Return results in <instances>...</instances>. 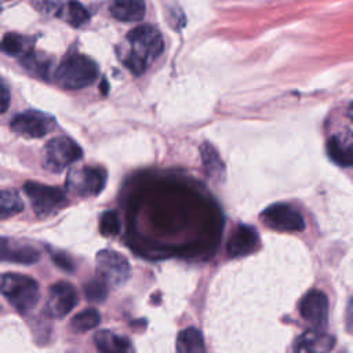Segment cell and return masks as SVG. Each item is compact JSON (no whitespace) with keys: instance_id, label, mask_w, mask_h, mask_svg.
Instances as JSON below:
<instances>
[{"instance_id":"8fae6325","label":"cell","mask_w":353,"mask_h":353,"mask_svg":"<svg viewBox=\"0 0 353 353\" xmlns=\"http://www.w3.org/2000/svg\"><path fill=\"white\" fill-rule=\"evenodd\" d=\"M77 303V291L68 281H57L50 287L46 309L52 317H63Z\"/></svg>"},{"instance_id":"6da1fadb","label":"cell","mask_w":353,"mask_h":353,"mask_svg":"<svg viewBox=\"0 0 353 353\" xmlns=\"http://www.w3.org/2000/svg\"><path fill=\"white\" fill-rule=\"evenodd\" d=\"M127 40L131 50L123 57V63L134 74H141L149 63L163 52V37L157 28L152 25H139L128 32Z\"/></svg>"},{"instance_id":"603a6c76","label":"cell","mask_w":353,"mask_h":353,"mask_svg":"<svg viewBox=\"0 0 353 353\" xmlns=\"http://www.w3.org/2000/svg\"><path fill=\"white\" fill-rule=\"evenodd\" d=\"M21 62L25 66V69L29 70L30 73H36L37 76L47 79V73H48L50 65H51V62L48 59H46L41 55L34 54L32 51V52L26 54L25 57H22Z\"/></svg>"},{"instance_id":"cb8c5ba5","label":"cell","mask_w":353,"mask_h":353,"mask_svg":"<svg viewBox=\"0 0 353 353\" xmlns=\"http://www.w3.org/2000/svg\"><path fill=\"white\" fill-rule=\"evenodd\" d=\"M99 232L105 237L117 236L120 232V219L116 211H105L99 219Z\"/></svg>"},{"instance_id":"e0dca14e","label":"cell","mask_w":353,"mask_h":353,"mask_svg":"<svg viewBox=\"0 0 353 353\" xmlns=\"http://www.w3.org/2000/svg\"><path fill=\"white\" fill-rule=\"evenodd\" d=\"M110 14L123 22L141 21L145 17V0H112Z\"/></svg>"},{"instance_id":"3957f363","label":"cell","mask_w":353,"mask_h":353,"mask_svg":"<svg viewBox=\"0 0 353 353\" xmlns=\"http://www.w3.org/2000/svg\"><path fill=\"white\" fill-rule=\"evenodd\" d=\"M98 77V65L83 54H70L55 69L54 79L65 90H80Z\"/></svg>"},{"instance_id":"83f0119b","label":"cell","mask_w":353,"mask_h":353,"mask_svg":"<svg viewBox=\"0 0 353 353\" xmlns=\"http://www.w3.org/2000/svg\"><path fill=\"white\" fill-rule=\"evenodd\" d=\"M10 105V91L6 84L0 80V114L8 109Z\"/></svg>"},{"instance_id":"7a4b0ae2","label":"cell","mask_w":353,"mask_h":353,"mask_svg":"<svg viewBox=\"0 0 353 353\" xmlns=\"http://www.w3.org/2000/svg\"><path fill=\"white\" fill-rule=\"evenodd\" d=\"M0 294L17 312L26 314L39 301V283L26 274L4 273L0 274Z\"/></svg>"},{"instance_id":"d6986e66","label":"cell","mask_w":353,"mask_h":353,"mask_svg":"<svg viewBox=\"0 0 353 353\" xmlns=\"http://www.w3.org/2000/svg\"><path fill=\"white\" fill-rule=\"evenodd\" d=\"M33 47V40L22 36L19 33L10 32L3 36L0 41V50L10 54V55H19L21 58L25 57L26 54L32 52Z\"/></svg>"},{"instance_id":"ba28073f","label":"cell","mask_w":353,"mask_h":353,"mask_svg":"<svg viewBox=\"0 0 353 353\" xmlns=\"http://www.w3.org/2000/svg\"><path fill=\"white\" fill-rule=\"evenodd\" d=\"M262 222L279 232H301L305 229V219L302 214L290 204L277 203L269 205L261 214Z\"/></svg>"},{"instance_id":"9c48e42d","label":"cell","mask_w":353,"mask_h":353,"mask_svg":"<svg viewBox=\"0 0 353 353\" xmlns=\"http://www.w3.org/2000/svg\"><path fill=\"white\" fill-rule=\"evenodd\" d=\"M55 127V119L51 114L39 110H26L17 114L11 121V130L26 138H41L50 134Z\"/></svg>"},{"instance_id":"52a82bcc","label":"cell","mask_w":353,"mask_h":353,"mask_svg":"<svg viewBox=\"0 0 353 353\" xmlns=\"http://www.w3.org/2000/svg\"><path fill=\"white\" fill-rule=\"evenodd\" d=\"M23 190L37 215H50L66 203L63 192L55 186L29 181L23 185Z\"/></svg>"},{"instance_id":"5b68a950","label":"cell","mask_w":353,"mask_h":353,"mask_svg":"<svg viewBox=\"0 0 353 353\" xmlns=\"http://www.w3.org/2000/svg\"><path fill=\"white\" fill-rule=\"evenodd\" d=\"M97 274L106 285L117 287L130 276L128 259L117 251L101 250L95 256Z\"/></svg>"},{"instance_id":"7c38bea8","label":"cell","mask_w":353,"mask_h":353,"mask_svg":"<svg viewBox=\"0 0 353 353\" xmlns=\"http://www.w3.org/2000/svg\"><path fill=\"white\" fill-rule=\"evenodd\" d=\"M40 259V252L30 244L0 236V261L32 265Z\"/></svg>"},{"instance_id":"ffe728a7","label":"cell","mask_w":353,"mask_h":353,"mask_svg":"<svg viewBox=\"0 0 353 353\" xmlns=\"http://www.w3.org/2000/svg\"><path fill=\"white\" fill-rule=\"evenodd\" d=\"M99 323H101V313L94 307H87L73 316L70 321V327L76 332H85L97 328Z\"/></svg>"},{"instance_id":"5bb4252c","label":"cell","mask_w":353,"mask_h":353,"mask_svg":"<svg viewBox=\"0 0 353 353\" xmlns=\"http://www.w3.org/2000/svg\"><path fill=\"white\" fill-rule=\"evenodd\" d=\"M335 346V338L323 330H307L294 343V353H330Z\"/></svg>"},{"instance_id":"d4e9b609","label":"cell","mask_w":353,"mask_h":353,"mask_svg":"<svg viewBox=\"0 0 353 353\" xmlns=\"http://www.w3.org/2000/svg\"><path fill=\"white\" fill-rule=\"evenodd\" d=\"M84 295L91 302H103L108 295V285L101 279H92L84 284Z\"/></svg>"},{"instance_id":"8992f818","label":"cell","mask_w":353,"mask_h":353,"mask_svg":"<svg viewBox=\"0 0 353 353\" xmlns=\"http://www.w3.org/2000/svg\"><path fill=\"white\" fill-rule=\"evenodd\" d=\"M108 174L102 167H81L69 172L66 186L79 196H97L106 185Z\"/></svg>"},{"instance_id":"7402d4cb","label":"cell","mask_w":353,"mask_h":353,"mask_svg":"<svg viewBox=\"0 0 353 353\" xmlns=\"http://www.w3.org/2000/svg\"><path fill=\"white\" fill-rule=\"evenodd\" d=\"M201 159L207 172L211 176H221V174H223L225 171L223 163L221 161V157L212 145L210 143L201 145Z\"/></svg>"},{"instance_id":"484cf974","label":"cell","mask_w":353,"mask_h":353,"mask_svg":"<svg viewBox=\"0 0 353 353\" xmlns=\"http://www.w3.org/2000/svg\"><path fill=\"white\" fill-rule=\"evenodd\" d=\"M68 22L76 28L84 25L88 22L90 19V14L88 11L79 3V1H69L68 4Z\"/></svg>"},{"instance_id":"277c9868","label":"cell","mask_w":353,"mask_h":353,"mask_svg":"<svg viewBox=\"0 0 353 353\" xmlns=\"http://www.w3.org/2000/svg\"><path fill=\"white\" fill-rule=\"evenodd\" d=\"M81 156V148L72 138L58 137L48 141L44 148V167L52 172H61Z\"/></svg>"},{"instance_id":"f1b7e54d","label":"cell","mask_w":353,"mask_h":353,"mask_svg":"<svg viewBox=\"0 0 353 353\" xmlns=\"http://www.w3.org/2000/svg\"><path fill=\"white\" fill-rule=\"evenodd\" d=\"M7 1H10V0H0V3H7Z\"/></svg>"},{"instance_id":"9a60e30c","label":"cell","mask_w":353,"mask_h":353,"mask_svg":"<svg viewBox=\"0 0 353 353\" xmlns=\"http://www.w3.org/2000/svg\"><path fill=\"white\" fill-rule=\"evenodd\" d=\"M327 153L338 165L350 167L353 163V143L350 131L330 137L327 142Z\"/></svg>"},{"instance_id":"4fadbf2b","label":"cell","mask_w":353,"mask_h":353,"mask_svg":"<svg viewBox=\"0 0 353 353\" xmlns=\"http://www.w3.org/2000/svg\"><path fill=\"white\" fill-rule=\"evenodd\" d=\"M259 247V234L256 229L248 225H237L228 241V255L232 258L244 256Z\"/></svg>"},{"instance_id":"2e32d148","label":"cell","mask_w":353,"mask_h":353,"mask_svg":"<svg viewBox=\"0 0 353 353\" xmlns=\"http://www.w3.org/2000/svg\"><path fill=\"white\" fill-rule=\"evenodd\" d=\"M94 343L99 353H132L130 339L110 330H99L94 334Z\"/></svg>"},{"instance_id":"30bf717a","label":"cell","mask_w":353,"mask_h":353,"mask_svg":"<svg viewBox=\"0 0 353 353\" xmlns=\"http://www.w3.org/2000/svg\"><path fill=\"white\" fill-rule=\"evenodd\" d=\"M302 319L312 325L313 330H323L328 320V298L323 291L312 290L303 295L299 303Z\"/></svg>"},{"instance_id":"4316f807","label":"cell","mask_w":353,"mask_h":353,"mask_svg":"<svg viewBox=\"0 0 353 353\" xmlns=\"http://www.w3.org/2000/svg\"><path fill=\"white\" fill-rule=\"evenodd\" d=\"M51 259L52 262L61 268L62 270H66V272H72L74 269V265H73V261L72 258L65 254V252H61V251H52L51 252Z\"/></svg>"},{"instance_id":"44dd1931","label":"cell","mask_w":353,"mask_h":353,"mask_svg":"<svg viewBox=\"0 0 353 353\" xmlns=\"http://www.w3.org/2000/svg\"><path fill=\"white\" fill-rule=\"evenodd\" d=\"M22 210L23 203L17 192L0 189V219L10 218Z\"/></svg>"},{"instance_id":"ac0fdd59","label":"cell","mask_w":353,"mask_h":353,"mask_svg":"<svg viewBox=\"0 0 353 353\" xmlns=\"http://www.w3.org/2000/svg\"><path fill=\"white\" fill-rule=\"evenodd\" d=\"M176 353H205L203 334L196 327L182 330L176 336Z\"/></svg>"}]
</instances>
